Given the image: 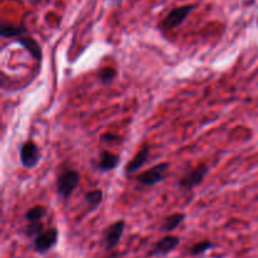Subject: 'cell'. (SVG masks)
I'll use <instances>...</instances> for the list:
<instances>
[{
    "instance_id": "6da1fadb",
    "label": "cell",
    "mask_w": 258,
    "mask_h": 258,
    "mask_svg": "<svg viewBox=\"0 0 258 258\" xmlns=\"http://www.w3.org/2000/svg\"><path fill=\"white\" fill-rule=\"evenodd\" d=\"M81 181L80 173L73 169H66L57 178V193L59 198L67 201L73 191L78 188Z\"/></svg>"
},
{
    "instance_id": "7a4b0ae2",
    "label": "cell",
    "mask_w": 258,
    "mask_h": 258,
    "mask_svg": "<svg viewBox=\"0 0 258 258\" xmlns=\"http://www.w3.org/2000/svg\"><path fill=\"white\" fill-rule=\"evenodd\" d=\"M196 8V5H183V7H178L175 9L170 10L168 13L164 20L161 22L160 27L163 30H171L175 29L176 27L183 24L186 20V18L189 17V14L191 13V10Z\"/></svg>"
},
{
    "instance_id": "3957f363",
    "label": "cell",
    "mask_w": 258,
    "mask_h": 258,
    "mask_svg": "<svg viewBox=\"0 0 258 258\" xmlns=\"http://www.w3.org/2000/svg\"><path fill=\"white\" fill-rule=\"evenodd\" d=\"M170 164L169 163H160L158 165H154L151 169L143 171L138 176V183H140L144 186H153L156 184L161 183L168 174Z\"/></svg>"
},
{
    "instance_id": "277c9868",
    "label": "cell",
    "mask_w": 258,
    "mask_h": 258,
    "mask_svg": "<svg viewBox=\"0 0 258 258\" xmlns=\"http://www.w3.org/2000/svg\"><path fill=\"white\" fill-rule=\"evenodd\" d=\"M20 163L25 169H34L40 161V151L37 144L33 140H28L20 145L19 150Z\"/></svg>"
},
{
    "instance_id": "5b68a950",
    "label": "cell",
    "mask_w": 258,
    "mask_h": 258,
    "mask_svg": "<svg viewBox=\"0 0 258 258\" xmlns=\"http://www.w3.org/2000/svg\"><path fill=\"white\" fill-rule=\"evenodd\" d=\"M58 242V229L49 228L44 229L40 234H38L33 242V248L37 253L44 254L49 252Z\"/></svg>"
},
{
    "instance_id": "8992f818",
    "label": "cell",
    "mask_w": 258,
    "mask_h": 258,
    "mask_svg": "<svg viewBox=\"0 0 258 258\" xmlns=\"http://www.w3.org/2000/svg\"><path fill=\"white\" fill-rule=\"evenodd\" d=\"M209 173V166L207 164H201L197 168H194L193 170L188 171L183 178H180L179 180V186L181 189H185V190H189V189L196 188L197 185L202 183L204 180L207 175Z\"/></svg>"
},
{
    "instance_id": "52a82bcc",
    "label": "cell",
    "mask_w": 258,
    "mask_h": 258,
    "mask_svg": "<svg viewBox=\"0 0 258 258\" xmlns=\"http://www.w3.org/2000/svg\"><path fill=\"white\" fill-rule=\"evenodd\" d=\"M125 226H126L125 221H123V219H120V221L112 223L107 229H106L105 237H103L106 248L112 249L117 246L121 237H122L123 231H125Z\"/></svg>"
},
{
    "instance_id": "ba28073f",
    "label": "cell",
    "mask_w": 258,
    "mask_h": 258,
    "mask_svg": "<svg viewBox=\"0 0 258 258\" xmlns=\"http://www.w3.org/2000/svg\"><path fill=\"white\" fill-rule=\"evenodd\" d=\"M180 243V238L178 236H166L161 238L158 243L151 249L150 256H166L173 252Z\"/></svg>"
},
{
    "instance_id": "9c48e42d",
    "label": "cell",
    "mask_w": 258,
    "mask_h": 258,
    "mask_svg": "<svg viewBox=\"0 0 258 258\" xmlns=\"http://www.w3.org/2000/svg\"><path fill=\"white\" fill-rule=\"evenodd\" d=\"M149 155H150V148H149L148 145H144L143 148L138 151V154L128 161L127 165L125 166L126 175H131V174H135L136 171L140 170V169L145 165L146 161H148Z\"/></svg>"
},
{
    "instance_id": "30bf717a",
    "label": "cell",
    "mask_w": 258,
    "mask_h": 258,
    "mask_svg": "<svg viewBox=\"0 0 258 258\" xmlns=\"http://www.w3.org/2000/svg\"><path fill=\"white\" fill-rule=\"evenodd\" d=\"M15 40H17V42L19 43V44L22 45V47L24 48V49L27 50V52L29 53L35 60H37V62L39 63L42 62V58H43L42 48H40V45L38 44V42L34 39V38L23 34L20 35V37L15 38Z\"/></svg>"
},
{
    "instance_id": "8fae6325",
    "label": "cell",
    "mask_w": 258,
    "mask_h": 258,
    "mask_svg": "<svg viewBox=\"0 0 258 258\" xmlns=\"http://www.w3.org/2000/svg\"><path fill=\"white\" fill-rule=\"evenodd\" d=\"M120 164V156L116 155V154L111 153V151H102L100 156V161H98L97 168L101 171H111L113 169H116Z\"/></svg>"
},
{
    "instance_id": "7c38bea8",
    "label": "cell",
    "mask_w": 258,
    "mask_h": 258,
    "mask_svg": "<svg viewBox=\"0 0 258 258\" xmlns=\"http://www.w3.org/2000/svg\"><path fill=\"white\" fill-rule=\"evenodd\" d=\"M27 29L24 25H14L12 23L4 22L0 27V35L3 38H18L20 35L25 34Z\"/></svg>"
},
{
    "instance_id": "4fadbf2b",
    "label": "cell",
    "mask_w": 258,
    "mask_h": 258,
    "mask_svg": "<svg viewBox=\"0 0 258 258\" xmlns=\"http://www.w3.org/2000/svg\"><path fill=\"white\" fill-rule=\"evenodd\" d=\"M185 219V214L184 213H174L171 216L166 217L164 219V223L161 224V231L163 232H171L174 229L178 228L183 221Z\"/></svg>"
},
{
    "instance_id": "5bb4252c",
    "label": "cell",
    "mask_w": 258,
    "mask_h": 258,
    "mask_svg": "<svg viewBox=\"0 0 258 258\" xmlns=\"http://www.w3.org/2000/svg\"><path fill=\"white\" fill-rule=\"evenodd\" d=\"M103 198V191L101 189H95V190H91L88 193H86L85 201L88 204L91 211H95L100 207V204L102 203Z\"/></svg>"
},
{
    "instance_id": "9a60e30c",
    "label": "cell",
    "mask_w": 258,
    "mask_h": 258,
    "mask_svg": "<svg viewBox=\"0 0 258 258\" xmlns=\"http://www.w3.org/2000/svg\"><path fill=\"white\" fill-rule=\"evenodd\" d=\"M45 214H47V208H45V207L35 206L25 212L24 218L27 219L28 223H32V222H40V219L44 218Z\"/></svg>"
},
{
    "instance_id": "2e32d148",
    "label": "cell",
    "mask_w": 258,
    "mask_h": 258,
    "mask_svg": "<svg viewBox=\"0 0 258 258\" xmlns=\"http://www.w3.org/2000/svg\"><path fill=\"white\" fill-rule=\"evenodd\" d=\"M116 76H117V71L113 67H103L98 73V78L103 85H110L115 80Z\"/></svg>"
},
{
    "instance_id": "e0dca14e",
    "label": "cell",
    "mask_w": 258,
    "mask_h": 258,
    "mask_svg": "<svg viewBox=\"0 0 258 258\" xmlns=\"http://www.w3.org/2000/svg\"><path fill=\"white\" fill-rule=\"evenodd\" d=\"M213 247V243L211 241H202L198 242V243L194 244L190 249L191 256H199V254L206 253L208 249H211Z\"/></svg>"
},
{
    "instance_id": "ac0fdd59",
    "label": "cell",
    "mask_w": 258,
    "mask_h": 258,
    "mask_svg": "<svg viewBox=\"0 0 258 258\" xmlns=\"http://www.w3.org/2000/svg\"><path fill=\"white\" fill-rule=\"evenodd\" d=\"M44 231V227H43L42 222H32V223H29L27 226V228H25V234H27L28 237H37L38 234H40L42 232Z\"/></svg>"
},
{
    "instance_id": "d6986e66",
    "label": "cell",
    "mask_w": 258,
    "mask_h": 258,
    "mask_svg": "<svg viewBox=\"0 0 258 258\" xmlns=\"http://www.w3.org/2000/svg\"><path fill=\"white\" fill-rule=\"evenodd\" d=\"M32 2H34V3H38V2H40V0H32Z\"/></svg>"
},
{
    "instance_id": "ffe728a7",
    "label": "cell",
    "mask_w": 258,
    "mask_h": 258,
    "mask_svg": "<svg viewBox=\"0 0 258 258\" xmlns=\"http://www.w3.org/2000/svg\"><path fill=\"white\" fill-rule=\"evenodd\" d=\"M113 2H121V0H113Z\"/></svg>"
},
{
    "instance_id": "44dd1931",
    "label": "cell",
    "mask_w": 258,
    "mask_h": 258,
    "mask_svg": "<svg viewBox=\"0 0 258 258\" xmlns=\"http://www.w3.org/2000/svg\"><path fill=\"white\" fill-rule=\"evenodd\" d=\"M257 27H258V18H257Z\"/></svg>"
}]
</instances>
